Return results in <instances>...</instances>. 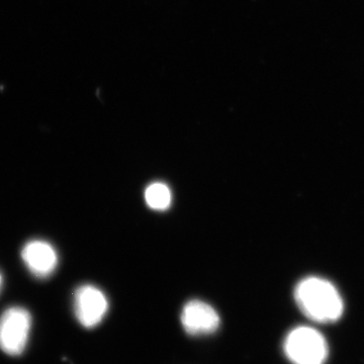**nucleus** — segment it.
Masks as SVG:
<instances>
[{"mask_svg":"<svg viewBox=\"0 0 364 364\" xmlns=\"http://www.w3.org/2000/svg\"><path fill=\"white\" fill-rule=\"evenodd\" d=\"M294 299L301 312L314 322H335L343 314V299L338 289L321 277L301 280L294 289Z\"/></svg>","mask_w":364,"mask_h":364,"instance_id":"1","label":"nucleus"},{"mask_svg":"<svg viewBox=\"0 0 364 364\" xmlns=\"http://www.w3.org/2000/svg\"><path fill=\"white\" fill-rule=\"evenodd\" d=\"M284 352L294 364H324L328 358V345L317 330L301 326L287 335Z\"/></svg>","mask_w":364,"mask_h":364,"instance_id":"2","label":"nucleus"},{"mask_svg":"<svg viewBox=\"0 0 364 364\" xmlns=\"http://www.w3.org/2000/svg\"><path fill=\"white\" fill-rule=\"evenodd\" d=\"M32 328V317L26 309L13 306L0 316V349L11 356L25 350Z\"/></svg>","mask_w":364,"mask_h":364,"instance_id":"3","label":"nucleus"},{"mask_svg":"<svg viewBox=\"0 0 364 364\" xmlns=\"http://www.w3.org/2000/svg\"><path fill=\"white\" fill-rule=\"evenodd\" d=\"M109 311V301L98 287L85 284L74 294V313L83 327L91 329L102 322Z\"/></svg>","mask_w":364,"mask_h":364,"instance_id":"4","label":"nucleus"},{"mask_svg":"<svg viewBox=\"0 0 364 364\" xmlns=\"http://www.w3.org/2000/svg\"><path fill=\"white\" fill-rule=\"evenodd\" d=\"M182 327L193 336L213 334L219 329L221 320L212 306L198 299L188 301L182 309Z\"/></svg>","mask_w":364,"mask_h":364,"instance_id":"5","label":"nucleus"},{"mask_svg":"<svg viewBox=\"0 0 364 364\" xmlns=\"http://www.w3.org/2000/svg\"><path fill=\"white\" fill-rule=\"evenodd\" d=\"M26 267L40 279L50 277L58 265V255L51 244L42 240L28 242L21 250Z\"/></svg>","mask_w":364,"mask_h":364,"instance_id":"6","label":"nucleus"},{"mask_svg":"<svg viewBox=\"0 0 364 364\" xmlns=\"http://www.w3.org/2000/svg\"><path fill=\"white\" fill-rule=\"evenodd\" d=\"M145 200L148 207L154 210H168L172 203V193L167 184L156 181L148 186L145 191Z\"/></svg>","mask_w":364,"mask_h":364,"instance_id":"7","label":"nucleus"},{"mask_svg":"<svg viewBox=\"0 0 364 364\" xmlns=\"http://www.w3.org/2000/svg\"><path fill=\"white\" fill-rule=\"evenodd\" d=\"M1 284H2V277H1V274H0V287H1Z\"/></svg>","mask_w":364,"mask_h":364,"instance_id":"8","label":"nucleus"}]
</instances>
